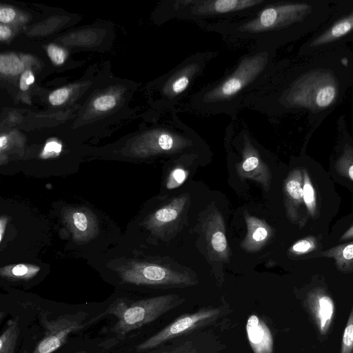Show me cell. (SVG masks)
<instances>
[{"label": "cell", "instance_id": "cell-1", "mask_svg": "<svg viewBox=\"0 0 353 353\" xmlns=\"http://www.w3.org/2000/svg\"><path fill=\"white\" fill-rule=\"evenodd\" d=\"M353 90V50L347 46L285 59L272 76L244 99L242 107L270 118L305 114V145Z\"/></svg>", "mask_w": 353, "mask_h": 353}, {"label": "cell", "instance_id": "cell-2", "mask_svg": "<svg viewBox=\"0 0 353 353\" xmlns=\"http://www.w3.org/2000/svg\"><path fill=\"white\" fill-rule=\"evenodd\" d=\"M332 0H271L243 19L197 24L230 41L277 50L316 31L329 18Z\"/></svg>", "mask_w": 353, "mask_h": 353}, {"label": "cell", "instance_id": "cell-3", "mask_svg": "<svg viewBox=\"0 0 353 353\" xmlns=\"http://www.w3.org/2000/svg\"><path fill=\"white\" fill-rule=\"evenodd\" d=\"M276 56L275 50L254 46L221 78L194 93L189 106L201 114H223L236 119L245 98L283 64L285 59L275 61Z\"/></svg>", "mask_w": 353, "mask_h": 353}, {"label": "cell", "instance_id": "cell-4", "mask_svg": "<svg viewBox=\"0 0 353 353\" xmlns=\"http://www.w3.org/2000/svg\"><path fill=\"white\" fill-rule=\"evenodd\" d=\"M271 0H165L160 6V21L185 20L201 23L246 18Z\"/></svg>", "mask_w": 353, "mask_h": 353}, {"label": "cell", "instance_id": "cell-5", "mask_svg": "<svg viewBox=\"0 0 353 353\" xmlns=\"http://www.w3.org/2000/svg\"><path fill=\"white\" fill-rule=\"evenodd\" d=\"M327 20L303 42L298 57L310 56L353 43V0H332Z\"/></svg>", "mask_w": 353, "mask_h": 353}, {"label": "cell", "instance_id": "cell-6", "mask_svg": "<svg viewBox=\"0 0 353 353\" xmlns=\"http://www.w3.org/2000/svg\"><path fill=\"white\" fill-rule=\"evenodd\" d=\"M185 300V298L176 294L158 296L131 303L118 299L105 312L97 316L91 322L103 315L113 314L117 318V322L112 330L123 335L155 321L166 312L181 305Z\"/></svg>", "mask_w": 353, "mask_h": 353}, {"label": "cell", "instance_id": "cell-7", "mask_svg": "<svg viewBox=\"0 0 353 353\" xmlns=\"http://www.w3.org/2000/svg\"><path fill=\"white\" fill-rule=\"evenodd\" d=\"M216 54L210 51L194 53L160 78L157 86L159 106L170 112L176 111V106Z\"/></svg>", "mask_w": 353, "mask_h": 353}, {"label": "cell", "instance_id": "cell-8", "mask_svg": "<svg viewBox=\"0 0 353 353\" xmlns=\"http://www.w3.org/2000/svg\"><path fill=\"white\" fill-rule=\"evenodd\" d=\"M224 306L204 307L196 312L183 314L164 328L137 346L139 352L152 350L175 338L212 325L228 313Z\"/></svg>", "mask_w": 353, "mask_h": 353}, {"label": "cell", "instance_id": "cell-9", "mask_svg": "<svg viewBox=\"0 0 353 353\" xmlns=\"http://www.w3.org/2000/svg\"><path fill=\"white\" fill-rule=\"evenodd\" d=\"M124 281L137 285L183 288L196 285L188 273L152 263L135 265L123 272Z\"/></svg>", "mask_w": 353, "mask_h": 353}, {"label": "cell", "instance_id": "cell-10", "mask_svg": "<svg viewBox=\"0 0 353 353\" xmlns=\"http://www.w3.org/2000/svg\"><path fill=\"white\" fill-rule=\"evenodd\" d=\"M225 345L206 328L172 339L150 353H221Z\"/></svg>", "mask_w": 353, "mask_h": 353}, {"label": "cell", "instance_id": "cell-11", "mask_svg": "<svg viewBox=\"0 0 353 353\" xmlns=\"http://www.w3.org/2000/svg\"><path fill=\"white\" fill-rule=\"evenodd\" d=\"M302 305L319 335L327 336L335 314V305L330 293L323 287L313 288L306 293Z\"/></svg>", "mask_w": 353, "mask_h": 353}, {"label": "cell", "instance_id": "cell-12", "mask_svg": "<svg viewBox=\"0 0 353 353\" xmlns=\"http://www.w3.org/2000/svg\"><path fill=\"white\" fill-rule=\"evenodd\" d=\"M46 333L32 353H52L67 341L68 336L83 326L74 315L59 316L54 321L42 319Z\"/></svg>", "mask_w": 353, "mask_h": 353}, {"label": "cell", "instance_id": "cell-13", "mask_svg": "<svg viewBox=\"0 0 353 353\" xmlns=\"http://www.w3.org/2000/svg\"><path fill=\"white\" fill-rule=\"evenodd\" d=\"M336 134L335 170L339 174L353 181V137L343 114L340 115L336 120Z\"/></svg>", "mask_w": 353, "mask_h": 353}, {"label": "cell", "instance_id": "cell-14", "mask_svg": "<svg viewBox=\"0 0 353 353\" xmlns=\"http://www.w3.org/2000/svg\"><path fill=\"white\" fill-rule=\"evenodd\" d=\"M284 199L286 214L291 223L303 227L305 223L300 215L303 205V170L301 168L293 169L284 183ZM305 206V205H304Z\"/></svg>", "mask_w": 353, "mask_h": 353}, {"label": "cell", "instance_id": "cell-15", "mask_svg": "<svg viewBox=\"0 0 353 353\" xmlns=\"http://www.w3.org/2000/svg\"><path fill=\"white\" fill-rule=\"evenodd\" d=\"M245 328L248 340L254 353H274L273 336L262 319L256 314L250 315Z\"/></svg>", "mask_w": 353, "mask_h": 353}, {"label": "cell", "instance_id": "cell-16", "mask_svg": "<svg viewBox=\"0 0 353 353\" xmlns=\"http://www.w3.org/2000/svg\"><path fill=\"white\" fill-rule=\"evenodd\" d=\"M206 241L221 260L229 256V248L225 233L224 221L219 212H212L204 223Z\"/></svg>", "mask_w": 353, "mask_h": 353}, {"label": "cell", "instance_id": "cell-17", "mask_svg": "<svg viewBox=\"0 0 353 353\" xmlns=\"http://www.w3.org/2000/svg\"><path fill=\"white\" fill-rule=\"evenodd\" d=\"M245 220L247 234L241 243V247L248 252L258 251L267 243L272 230L265 221L245 212Z\"/></svg>", "mask_w": 353, "mask_h": 353}, {"label": "cell", "instance_id": "cell-18", "mask_svg": "<svg viewBox=\"0 0 353 353\" xmlns=\"http://www.w3.org/2000/svg\"><path fill=\"white\" fill-rule=\"evenodd\" d=\"M187 200L188 196L185 194L173 199L168 205L155 212L151 219V225L160 228L172 224L182 213Z\"/></svg>", "mask_w": 353, "mask_h": 353}, {"label": "cell", "instance_id": "cell-19", "mask_svg": "<svg viewBox=\"0 0 353 353\" xmlns=\"http://www.w3.org/2000/svg\"><path fill=\"white\" fill-rule=\"evenodd\" d=\"M321 256L333 259L340 272H353V241L335 245L323 252Z\"/></svg>", "mask_w": 353, "mask_h": 353}, {"label": "cell", "instance_id": "cell-20", "mask_svg": "<svg viewBox=\"0 0 353 353\" xmlns=\"http://www.w3.org/2000/svg\"><path fill=\"white\" fill-rule=\"evenodd\" d=\"M18 317L10 319L0 335V353H14L19 335Z\"/></svg>", "mask_w": 353, "mask_h": 353}, {"label": "cell", "instance_id": "cell-21", "mask_svg": "<svg viewBox=\"0 0 353 353\" xmlns=\"http://www.w3.org/2000/svg\"><path fill=\"white\" fill-rule=\"evenodd\" d=\"M303 170V193L304 205L309 216L315 219L317 216V201L316 190L310 174L305 168Z\"/></svg>", "mask_w": 353, "mask_h": 353}, {"label": "cell", "instance_id": "cell-22", "mask_svg": "<svg viewBox=\"0 0 353 353\" xmlns=\"http://www.w3.org/2000/svg\"><path fill=\"white\" fill-rule=\"evenodd\" d=\"M319 243L316 237L310 236L295 242L289 250L292 255L300 256L317 249Z\"/></svg>", "mask_w": 353, "mask_h": 353}, {"label": "cell", "instance_id": "cell-23", "mask_svg": "<svg viewBox=\"0 0 353 353\" xmlns=\"http://www.w3.org/2000/svg\"><path fill=\"white\" fill-rule=\"evenodd\" d=\"M23 69L22 62L14 54L1 55L0 58V71L6 74H17Z\"/></svg>", "mask_w": 353, "mask_h": 353}, {"label": "cell", "instance_id": "cell-24", "mask_svg": "<svg viewBox=\"0 0 353 353\" xmlns=\"http://www.w3.org/2000/svg\"><path fill=\"white\" fill-rule=\"evenodd\" d=\"M340 353H353V305L343 330Z\"/></svg>", "mask_w": 353, "mask_h": 353}, {"label": "cell", "instance_id": "cell-25", "mask_svg": "<svg viewBox=\"0 0 353 353\" xmlns=\"http://www.w3.org/2000/svg\"><path fill=\"white\" fill-rule=\"evenodd\" d=\"M188 172L181 167L173 169L167 181L168 189H174L181 185L186 179Z\"/></svg>", "mask_w": 353, "mask_h": 353}, {"label": "cell", "instance_id": "cell-26", "mask_svg": "<svg viewBox=\"0 0 353 353\" xmlns=\"http://www.w3.org/2000/svg\"><path fill=\"white\" fill-rule=\"evenodd\" d=\"M47 51L49 57L56 65H61L64 62L66 55L62 48L54 45H50Z\"/></svg>", "mask_w": 353, "mask_h": 353}, {"label": "cell", "instance_id": "cell-27", "mask_svg": "<svg viewBox=\"0 0 353 353\" xmlns=\"http://www.w3.org/2000/svg\"><path fill=\"white\" fill-rule=\"evenodd\" d=\"M37 271L31 268L22 264L14 266L10 272H5L6 276H12L15 277H30L32 276Z\"/></svg>", "mask_w": 353, "mask_h": 353}, {"label": "cell", "instance_id": "cell-28", "mask_svg": "<svg viewBox=\"0 0 353 353\" xmlns=\"http://www.w3.org/2000/svg\"><path fill=\"white\" fill-rule=\"evenodd\" d=\"M116 104L114 98L110 95H105L97 99L94 102V108L101 111H105L113 108Z\"/></svg>", "mask_w": 353, "mask_h": 353}, {"label": "cell", "instance_id": "cell-29", "mask_svg": "<svg viewBox=\"0 0 353 353\" xmlns=\"http://www.w3.org/2000/svg\"><path fill=\"white\" fill-rule=\"evenodd\" d=\"M69 92L66 88H61L52 92L49 96V101L52 105L63 104L68 99Z\"/></svg>", "mask_w": 353, "mask_h": 353}, {"label": "cell", "instance_id": "cell-30", "mask_svg": "<svg viewBox=\"0 0 353 353\" xmlns=\"http://www.w3.org/2000/svg\"><path fill=\"white\" fill-rule=\"evenodd\" d=\"M61 151V145L56 141L48 142L41 153L43 158H48L54 155H58Z\"/></svg>", "mask_w": 353, "mask_h": 353}, {"label": "cell", "instance_id": "cell-31", "mask_svg": "<svg viewBox=\"0 0 353 353\" xmlns=\"http://www.w3.org/2000/svg\"><path fill=\"white\" fill-rule=\"evenodd\" d=\"M74 227L79 231H85L88 228V219L85 214L81 212H74L72 215Z\"/></svg>", "mask_w": 353, "mask_h": 353}, {"label": "cell", "instance_id": "cell-32", "mask_svg": "<svg viewBox=\"0 0 353 353\" xmlns=\"http://www.w3.org/2000/svg\"><path fill=\"white\" fill-rule=\"evenodd\" d=\"M34 81V77L30 71L27 70L24 72L20 78V89L21 90H27L29 88V85H31Z\"/></svg>", "mask_w": 353, "mask_h": 353}, {"label": "cell", "instance_id": "cell-33", "mask_svg": "<svg viewBox=\"0 0 353 353\" xmlns=\"http://www.w3.org/2000/svg\"><path fill=\"white\" fill-rule=\"evenodd\" d=\"M15 12L10 8H4L0 10V21L3 23H8L14 19Z\"/></svg>", "mask_w": 353, "mask_h": 353}, {"label": "cell", "instance_id": "cell-34", "mask_svg": "<svg viewBox=\"0 0 353 353\" xmlns=\"http://www.w3.org/2000/svg\"><path fill=\"white\" fill-rule=\"evenodd\" d=\"M11 35L10 30L3 26H0V39L1 40L7 39Z\"/></svg>", "mask_w": 353, "mask_h": 353}, {"label": "cell", "instance_id": "cell-35", "mask_svg": "<svg viewBox=\"0 0 353 353\" xmlns=\"http://www.w3.org/2000/svg\"><path fill=\"white\" fill-rule=\"evenodd\" d=\"M353 239V225L350 227L341 236V241H347Z\"/></svg>", "mask_w": 353, "mask_h": 353}, {"label": "cell", "instance_id": "cell-36", "mask_svg": "<svg viewBox=\"0 0 353 353\" xmlns=\"http://www.w3.org/2000/svg\"><path fill=\"white\" fill-rule=\"evenodd\" d=\"M6 219H1L0 221V241H2L4 228L6 227Z\"/></svg>", "mask_w": 353, "mask_h": 353}, {"label": "cell", "instance_id": "cell-37", "mask_svg": "<svg viewBox=\"0 0 353 353\" xmlns=\"http://www.w3.org/2000/svg\"><path fill=\"white\" fill-rule=\"evenodd\" d=\"M7 143V138L6 137H1L0 138V147L2 148Z\"/></svg>", "mask_w": 353, "mask_h": 353}, {"label": "cell", "instance_id": "cell-38", "mask_svg": "<svg viewBox=\"0 0 353 353\" xmlns=\"http://www.w3.org/2000/svg\"><path fill=\"white\" fill-rule=\"evenodd\" d=\"M74 353H86L85 351H79V352H74Z\"/></svg>", "mask_w": 353, "mask_h": 353}]
</instances>
